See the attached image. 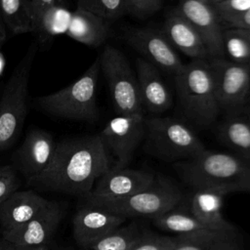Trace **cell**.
Instances as JSON below:
<instances>
[{
	"label": "cell",
	"instance_id": "cell-1",
	"mask_svg": "<svg viewBox=\"0 0 250 250\" xmlns=\"http://www.w3.org/2000/svg\"><path fill=\"white\" fill-rule=\"evenodd\" d=\"M109 168L100 135L65 139L56 144L48 166L28 182L42 189L85 196Z\"/></svg>",
	"mask_w": 250,
	"mask_h": 250
},
{
	"label": "cell",
	"instance_id": "cell-2",
	"mask_svg": "<svg viewBox=\"0 0 250 250\" xmlns=\"http://www.w3.org/2000/svg\"><path fill=\"white\" fill-rule=\"evenodd\" d=\"M179 176L192 188L223 193L250 192V163L230 153L205 149L194 158L174 164Z\"/></svg>",
	"mask_w": 250,
	"mask_h": 250
},
{
	"label": "cell",
	"instance_id": "cell-3",
	"mask_svg": "<svg viewBox=\"0 0 250 250\" xmlns=\"http://www.w3.org/2000/svg\"><path fill=\"white\" fill-rule=\"evenodd\" d=\"M178 101L184 114L197 126H208L218 116L212 71L208 60H193L175 75Z\"/></svg>",
	"mask_w": 250,
	"mask_h": 250
},
{
	"label": "cell",
	"instance_id": "cell-4",
	"mask_svg": "<svg viewBox=\"0 0 250 250\" xmlns=\"http://www.w3.org/2000/svg\"><path fill=\"white\" fill-rule=\"evenodd\" d=\"M100 69V58H97L77 80L57 92L38 97L37 105L58 117L95 122L99 117L96 100Z\"/></svg>",
	"mask_w": 250,
	"mask_h": 250
},
{
	"label": "cell",
	"instance_id": "cell-5",
	"mask_svg": "<svg viewBox=\"0 0 250 250\" xmlns=\"http://www.w3.org/2000/svg\"><path fill=\"white\" fill-rule=\"evenodd\" d=\"M144 139L147 153L168 162L191 159L206 149L186 123L172 117L145 119Z\"/></svg>",
	"mask_w": 250,
	"mask_h": 250
},
{
	"label": "cell",
	"instance_id": "cell-6",
	"mask_svg": "<svg viewBox=\"0 0 250 250\" xmlns=\"http://www.w3.org/2000/svg\"><path fill=\"white\" fill-rule=\"evenodd\" d=\"M37 44L29 46L11 74L0 100V151L18 139L27 112V86Z\"/></svg>",
	"mask_w": 250,
	"mask_h": 250
},
{
	"label": "cell",
	"instance_id": "cell-7",
	"mask_svg": "<svg viewBox=\"0 0 250 250\" xmlns=\"http://www.w3.org/2000/svg\"><path fill=\"white\" fill-rule=\"evenodd\" d=\"M183 197L180 188L170 180L158 177L146 188L132 195L97 202L94 207L102 208L114 214L128 217L156 218L178 205Z\"/></svg>",
	"mask_w": 250,
	"mask_h": 250
},
{
	"label": "cell",
	"instance_id": "cell-8",
	"mask_svg": "<svg viewBox=\"0 0 250 250\" xmlns=\"http://www.w3.org/2000/svg\"><path fill=\"white\" fill-rule=\"evenodd\" d=\"M100 62L116 113L144 114L137 77L121 51L110 45L105 46L100 57Z\"/></svg>",
	"mask_w": 250,
	"mask_h": 250
},
{
	"label": "cell",
	"instance_id": "cell-9",
	"mask_svg": "<svg viewBox=\"0 0 250 250\" xmlns=\"http://www.w3.org/2000/svg\"><path fill=\"white\" fill-rule=\"evenodd\" d=\"M217 103L229 114L241 111L250 97V65L225 58L209 60Z\"/></svg>",
	"mask_w": 250,
	"mask_h": 250
},
{
	"label": "cell",
	"instance_id": "cell-10",
	"mask_svg": "<svg viewBox=\"0 0 250 250\" xmlns=\"http://www.w3.org/2000/svg\"><path fill=\"white\" fill-rule=\"evenodd\" d=\"M144 114H117L111 118L100 134L106 149L115 157L113 168H126L137 146L145 138Z\"/></svg>",
	"mask_w": 250,
	"mask_h": 250
},
{
	"label": "cell",
	"instance_id": "cell-11",
	"mask_svg": "<svg viewBox=\"0 0 250 250\" xmlns=\"http://www.w3.org/2000/svg\"><path fill=\"white\" fill-rule=\"evenodd\" d=\"M155 180L153 174L129 168H109L98 179L92 190L85 195L87 205L123 198L149 187Z\"/></svg>",
	"mask_w": 250,
	"mask_h": 250
},
{
	"label": "cell",
	"instance_id": "cell-12",
	"mask_svg": "<svg viewBox=\"0 0 250 250\" xmlns=\"http://www.w3.org/2000/svg\"><path fill=\"white\" fill-rule=\"evenodd\" d=\"M197 31L209 54V60L224 58L223 23L212 4L200 0H180L176 10Z\"/></svg>",
	"mask_w": 250,
	"mask_h": 250
},
{
	"label": "cell",
	"instance_id": "cell-13",
	"mask_svg": "<svg viewBox=\"0 0 250 250\" xmlns=\"http://www.w3.org/2000/svg\"><path fill=\"white\" fill-rule=\"evenodd\" d=\"M128 44L155 67L176 75L184 66L162 31L151 27L135 28L126 35Z\"/></svg>",
	"mask_w": 250,
	"mask_h": 250
},
{
	"label": "cell",
	"instance_id": "cell-14",
	"mask_svg": "<svg viewBox=\"0 0 250 250\" xmlns=\"http://www.w3.org/2000/svg\"><path fill=\"white\" fill-rule=\"evenodd\" d=\"M62 217L63 210L61 204L49 200V203L27 223L18 229L2 231L3 238L14 247L48 244Z\"/></svg>",
	"mask_w": 250,
	"mask_h": 250
},
{
	"label": "cell",
	"instance_id": "cell-15",
	"mask_svg": "<svg viewBox=\"0 0 250 250\" xmlns=\"http://www.w3.org/2000/svg\"><path fill=\"white\" fill-rule=\"evenodd\" d=\"M127 218L107 210L85 205L78 209L72 220L73 237L83 249L119 228Z\"/></svg>",
	"mask_w": 250,
	"mask_h": 250
},
{
	"label": "cell",
	"instance_id": "cell-16",
	"mask_svg": "<svg viewBox=\"0 0 250 250\" xmlns=\"http://www.w3.org/2000/svg\"><path fill=\"white\" fill-rule=\"evenodd\" d=\"M56 142L53 136L42 129H31L17 152V158L22 172L28 180L40 174L50 163Z\"/></svg>",
	"mask_w": 250,
	"mask_h": 250
},
{
	"label": "cell",
	"instance_id": "cell-17",
	"mask_svg": "<svg viewBox=\"0 0 250 250\" xmlns=\"http://www.w3.org/2000/svg\"><path fill=\"white\" fill-rule=\"evenodd\" d=\"M49 200L34 190L14 191L0 204V224L2 231L20 228L35 217Z\"/></svg>",
	"mask_w": 250,
	"mask_h": 250
},
{
	"label": "cell",
	"instance_id": "cell-18",
	"mask_svg": "<svg viewBox=\"0 0 250 250\" xmlns=\"http://www.w3.org/2000/svg\"><path fill=\"white\" fill-rule=\"evenodd\" d=\"M137 80L143 106L151 113H160L172 105V96L157 67L143 58L136 60Z\"/></svg>",
	"mask_w": 250,
	"mask_h": 250
},
{
	"label": "cell",
	"instance_id": "cell-19",
	"mask_svg": "<svg viewBox=\"0 0 250 250\" xmlns=\"http://www.w3.org/2000/svg\"><path fill=\"white\" fill-rule=\"evenodd\" d=\"M162 32L182 53L193 60H208L209 54L205 44L194 27L179 13L170 14L163 24Z\"/></svg>",
	"mask_w": 250,
	"mask_h": 250
},
{
	"label": "cell",
	"instance_id": "cell-20",
	"mask_svg": "<svg viewBox=\"0 0 250 250\" xmlns=\"http://www.w3.org/2000/svg\"><path fill=\"white\" fill-rule=\"evenodd\" d=\"M108 32L107 20L90 10L77 6L71 12L65 35L84 45L98 47L106 40Z\"/></svg>",
	"mask_w": 250,
	"mask_h": 250
},
{
	"label": "cell",
	"instance_id": "cell-21",
	"mask_svg": "<svg viewBox=\"0 0 250 250\" xmlns=\"http://www.w3.org/2000/svg\"><path fill=\"white\" fill-rule=\"evenodd\" d=\"M224 194L209 188H196L191 200L190 214L205 227L221 231L235 232V228L222 214Z\"/></svg>",
	"mask_w": 250,
	"mask_h": 250
},
{
	"label": "cell",
	"instance_id": "cell-22",
	"mask_svg": "<svg viewBox=\"0 0 250 250\" xmlns=\"http://www.w3.org/2000/svg\"><path fill=\"white\" fill-rule=\"evenodd\" d=\"M218 138L235 155L250 163V118L247 115L229 114L219 126Z\"/></svg>",
	"mask_w": 250,
	"mask_h": 250
},
{
	"label": "cell",
	"instance_id": "cell-23",
	"mask_svg": "<svg viewBox=\"0 0 250 250\" xmlns=\"http://www.w3.org/2000/svg\"><path fill=\"white\" fill-rule=\"evenodd\" d=\"M176 238L174 250H241L235 232L211 229Z\"/></svg>",
	"mask_w": 250,
	"mask_h": 250
},
{
	"label": "cell",
	"instance_id": "cell-24",
	"mask_svg": "<svg viewBox=\"0 0 250 250\" xmlns=\"http://www.w3.org/2000/svg\"><path fill=\"white\" fill-rule=\"evenodd\" d=\"M0 14L6 28L14 34L35 32L30 0H0Z\"/></svg>",
	"mask_w": 250,
	"mask_h": 250
},
{
	"label": "cell",
	"instance_id": "cell-25",
	"mask_svg": "<svg viewBox=\"0 0 250 250\" xmlns=\"http://www.w3.org/2000/svg\"><path fill=\"white\" fill-rule=\"evenodd\" d=\"M153 220L158 228L178 235H190L211 230V229L202 225L191 214H187L175 209H172Z\"/></svg>",
	"mask_w": 250,
	"mask_h": 250
},
{
	"label": "cell",
	"instance_id": "cell-26",
	"mask_svg": "<svg viewBox=\"0 0 250 250\" xmlns=\"http://www.w3.org/2000/svg\"><path fill=\"white\" fill-rule=\"evenodd\" d=\"M224 54L229 61L250 64V29L229 26L223 32Z\"/></svg>",
	"mask_w": 250,
	"mask_h": 250
},
{
	"label": "cell",
	"instance_id": "cell-27",
	"mask_svg": "<svg viewBox=\"0 0 250 250\" xmlns=\"http://www.w3.org/2000/svg\"><path fill=\"white\" fill-rule=\"evenodd\" d=\"M70 18L71 12L64 6H53L45 10L41 15L36 23L34 33L45 37L65 34Z\"/></svg>",
	"mask_w": 250,
	"mask_h": 250
},
{
	"label": "cell",
	"instance_id": "cell-28",
	"mask_svg": "<svg viewBox=\"0 0 250 250\" xmlns=\"http://www.w3.org/2000/svg\"><path fill=\"white\" fill-rule=\"evenodd\" d=\"M142 231L137 224L119 227L94 243L88 250H130Z\"/></svg>",
	"mask_w": 250,
	"mask_h": 250
},
{
	"label": "cell",
	"instance_id": "cell-29",
	"mask_svg": "<svg viewBox=\"0 0 250 250\" xmlns=\"http://www.w3.org/2000/svg\"><path fill=\"white\" fill-rule=\"evenodd\" d=\"M77 6L90 10L107 21L116 20L127 12L124 0H77Z\"/></svg>",
	"mask_w": 250,
	"mask_h": 250
},
{
	"label": "cell",
	"instance_id": "cell-30",
	"mask_svg": "<svg viewBox=\"0 0 250 250\" xmlns=\"http://www.w3.org/2000/svg\"><path fill=\"white\" fill-rule=\"evenodd\" d=\"M212 6L221 22L231 26L250 9V0H220Z\"/></svg>",
	"mask_w": 250,
	"mask_h": 250
},
{
	"label": "cell",
	"instance_id": "cell-31",
	"mask_svg": "<svg viewBox=\"0 0 250 250\" xmlns=\"http://www.w3.org/2000/svg\"><path fill=\"white\" fill-rule=\"evenodd\" d=\"M176 245V237L160 235L151 231H142L130 250H174Z\"/></svg>",
	"mask_w": 250,
	"mask_h": 250
},
{
	"label": "cell",
	"instance_id": "cell-32",
	"mask_svg": "<svg viewBox=\"0 0 250 250\" xmlns=\"http://www.w3.org/2000/svg\"><path fill=\"white\" fill-rule=\"evenodd\" d=\"M19 187V180L14 168L10 165L0 167V204Z\"/></svg>",
	"mask_w": 250,
	"mask_h": 250
},
{
	"label": "cell",
	"instance_id": "cell-33",
	"mask_svg": "<svg viewBox=\"0 0 250 250\" xmlns=\"http://www.w3.org/2000/svg\"><path fill=\"white\" fill-rule=\"evenodd\" d=\"M128 13L137 17H146L157 12L162 0H124Z\"/></svg>",
	"mask_w": 250,
	"mask_h": 250
},
{
	"label": "cell",
	"instance_id": "cell-34",
	"mask_svg": "<svg viewBox=\"0 0 250 250\" xmlns=\"http://www.w3.org/2000/svg\"><path fill=\"white\" fill-rule=\"evenodd\" d=\"M34 19H35V27L36 23L41 17V15L44 13L45 10L53 7V6H64L65 7V0H30Z\"/></svg>",
	"mask_w": 250,
	"mask_h": 250
},
{
	"label": "cell",
	"instance_id": "cell-35",
	"mask_svg": "<svg viewBox=\"0 0 250 250\" xmlns=\"http://www.w3.org/2000/svg\"><path fill=\"white\" fill-rule=\"evenodd\" d=\"M231 26L250 29V9L245 14H243Z\"/></svg>",
	"mask_w": 250,
	"mask_h": 250
},
{
	"label": "cell",
	"instance_id": "cell-36",
	"mask_svg": "<svg viewBox=\"0 0 250 250\" xmlns=\"http://www.w3.org/2000/svg\"><path fill=\"white\" fill-rule=\"evenodd\" d=\"M13 250H50L47 244L35 245V246H17Z\"/></svg>",
	"mask_w": 250,
	"mask_h": 250
},
{
	"label": "cell",
	"instance_id": "cell-37",
	"mask_svg": "<svg viewBox=\"0 0 250 250\" xmlns=\"http://www.w3.org/2000/svg\"><path fill=\"white\" fill-rule=\"evenodd\" d=\"M6 38H7V28L0 14V46L6 41Z\"/></svg>",
	"mask_w": 250,
	"mask_h": 250
},
{
	"label": "cell",
	"instance_id": "cell-38",
	"mask_svg": "<svg viewBox=\"0 0 250 250\" xmlns=\"http://www.w3.org/2000/svg\"><path fill=\"white\" fill-rule=\"evenodd\" d=\"M14 246L6 241L4 238L0 240V250H13Z\"/></svg>",
	"mask_w": 250,
	"mask_h": 250
},
{
	"label": "cell",
	"instance_id": "cell-39",
	"mask_svg": "<svg viewBox=\"0 0 250 250\" xmlns=\"http://www.w3.org/2000/svg\"><path fill=\"white\" fill-rule=\"evenodd\" d=\"M5 64H6V60H5V57H4L3 53H2L1 46H0V77L2 76V73H3V71H4Z\"/></svg>",
	"mask_w": 250,
	"mask_h": 250
},
{
	"label": "cell",
	"instance_id": "cell-40",
	"mask_svg": "<svg viewBox=\"0 0 250 250\" xmlns=\"http://www.w3.org/2000/svg\"><path fill=\"white\" fill-rule=\"evenodd\" d=\"M246 105H248V107H247V112H246L247 114H246V115L250 118V97H249V99H248V102H247ZM246 105H245V106H246Z\"/></svg>",
	"mask_w": 250,
	"mask_h": 250
},
{
	"label": "cell",
	"instance_id": "cell-41",
	"mask_svg": "<svg viewBox=\"0 0 250 250\" xmlns=\"http://www.w3.org/2000/svg\"><path fill=\"white\" fill-rule=\"evenodd\" d=\"M200 1H204V2H207V3L213 4V3H215L217 0H200Z\"/></svg>",
	"mask_w": 250,
	"mask_h": 250
},
{
	"label": "cell",
	"instance_id": "cell-42",
	"mask_svg": "<svg viewBox=\"0 0 250 250\" xmlns=\"http://www.w3.org/2000/svg\"><path fill=\"white\" fill-rule=\"evenodd\" d=\"M218 1H220V0H217V1H216V2H218Z\"/></svg>",
	"mask_w": 250,
	"mask_h": 250
},
{
	"label": "cell",
	"instance_id": "cell-43",
	"mask_svg": "<svg viewBox=\"0 0 250 250\" xmlns=\"http://www.w3.org/2000/svg\"><path fill=\"white\" fill-rule=\"evenodd\" d=\"M83 250H88V249H83Z\"/></svg>",
	"mask_w": 250,
	"mask_h": 250
},
{
	"label": "cell",
	"instance_id": "cell-44",
	"mask_svg": "<svg viewBox=\"0 0 250 250\" xmlns=\"http://www.w3.org/2000/svg\"><path fill=\"white\" fill-rule=\"evenodd\" d=\"M249 65H250V64H249Z\"/></svg>",
	"mask_w": 250,
	"mask_h": 250
}]
</instances>
